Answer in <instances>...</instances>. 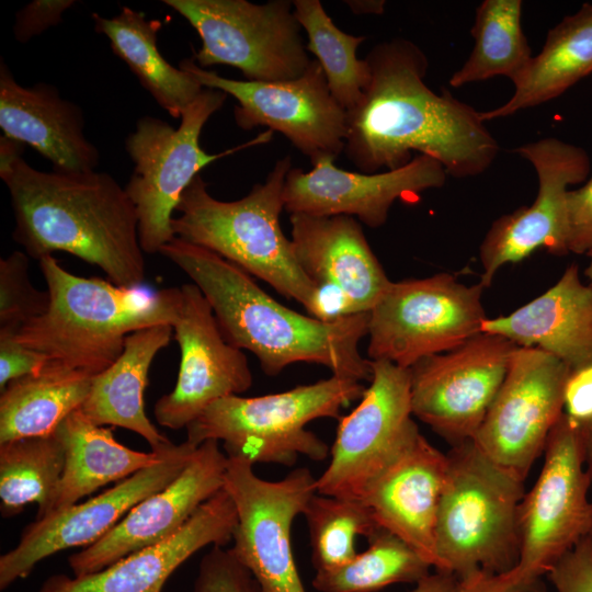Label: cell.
Listing matches in <instances>:
<instances>
[{
	"label": "cell",
	"instance_id": "obj_1",
	"mask_svg": "<svg viewBox=\"0 0 592 592\" xmlns=\"http://www.w3.org/2000/svg\"><path fill=\"white\" fill-rule=\"evenodd\" d=\"M371 79L360 103L346 112L344 153L364 173L401 168L412 152L437 160L447 175L486 172L500 146L480 112L448 90L436 93L424 78L429 60L402 37L375 45L365 57Z\"/></svg>",
	"mask_w": 592,
	"mask_h": 592
},
{
	"label": "cell",
	"instance_id": "obj_2",
	"mask_svg": "<svg viewBox=\"0 0 592 592\" xmlns=\"http://www.w3.org/2000/svg\"><path fill=\"white\" fill-rule=\"evenodd\" d=\"M159 253L200 288L225 339L250 351L266 375L305 362L339 377L372 380V361L358 350L368 334L369 312L323 321L282 305L249 273L208 249L173 237Z\"/></svg>",
	"mask_w": 592,
	"mask_h": 592
},
{
	"label": "cell",
	"instance_id": "obj_3",
	"mask_svg": "<svg viewBox=\"0 0 592 592\" xmlns=\"http://www.w3.org/2000/svg\"><path fill=\"white\" fill-rule=\"evenodd\" d=\"M15 227L12 237L36 260L55 251L99 266L117 286L146 278L135 207L106 172L42 171L22 157L0 166Z\"/></svg>",
	"mask_w": 592,
	"mask_h": 592
},
{
	"label": "cell",
	"instance_id": "obj_4",
	"mask_svg": "<svg viewBox=\"0 0 592 592\" xmlns=\"http://www.w3.org/2000/svg\"><path fill=\"white\" fill-rule=\"evenodd\" d=\"M49 294L45 314L14 335L27 348L93 376L121 355L139 329L173 325L181 291L117 286L109 280L68 272L50 254L38 260Z\"/></svg>",
	"mask_w": 592,
	"mask_h": 592
},
{
	"label": "cell",
	"instance_id": "obj_5",
	"mask_svg": "<svg viewBox=\"0 0 592 592\" xmlns=\"http://www.w3.org/2000/svg\"><path fill=\"white\" fill-rule=\"evenodd\" d=\"M291 156L277 160L263 183L237 201L212 196L198 174L183 192L171 227L174 237L208 249L258 277L309 316L329 321L321 293L300 267L281 228L283 190Z\"/></svg>",
	"mask_w": 592,
	"mask_h": 592
},
{
	"label": "cell",
	"instance_id": "obj_6",
	"mask_svg": "<svg viewBox=\"0 0 592 592\" xmlns=\"http://www.w3.org/2000/svg\"><path fill=\"white\" fill-rule=\"evenodd\" d=\"M435 523L434 568L464 580L503 573L520 558L519 508L524 480L473 441L452 446Z\"/></svg>",
	"mask_w": 592,
	"mask_h": 592
},
{
	"label": "cell",
	"instance_id": "obj_7",
	"mask_svg": "<svg viewBox=\"0 0 592 592\" xmlns=\"http://www.w3.org/2000/svg\"><path fill=\"white\" fill-rule=\"evenodd\" d=\"M365 388L361 382L332 375L277 394L227 396L185 428V441L195 447L217 441L228 457L253 465L294 466L299 456L323 460L330 448L306 425L322 418L340 419L341 409L360 400Z\"/></svg>",
	"mask_w": 592,
	"mask_h": 592
},
{
	"label": "cell",
	"instance_id": "obj_8",
	"mask_svg": "<svg viewBox=\"0 0 592 592\" xmlns=\"http://www.w3.org/2000/svg\"><path fill=\"white\" fill-rule=\"evenodd\" d=\"M227 94L204 88L187 106L175 128L166 121L145 115L125 139V150L133 161V173L124 186L138 219L143 251L158 253L173 237L171 227L185 189L200 171L215 160L254 145L266 144L273 130L219 153H208L200 144L209 117L221 109Z\"/></svg>",
	"mask_w": 592,
	"mask_h": 592
},
{
	"label": "cell",
	"instance_id": "obj_9",
	"mask_svg": "<svg viewBox=\"0 0 592 592\" xmlns=\"http://www.w3.org/2000/svg\"><path fill=\"white\" fill-rule=\"evenodd\" d=\"M182 15L202 39L193 56L207 69L226 65L248 81L278 82L299 78L310 66L294 14L293 1L163 0Z\"/></svg>",
	"mask_w": 592,
	"mask_h": 592
},
{
	"label": "cell",
	"instance_id": "obj_10",
	"mask_svg": "<svg viewBox=\"0 0 592 592\" xmlns=\"http://www.w3.org/2000/svg\"><path fill=\"white\" fill-rule=\"evenodd\" d=\"M483 289L448 273L391 282L369 312L368 358L410 368L458 348L481 332Z\"/></svg>",
	"mask_w": 592,
	"mask_h": 592
},
{
	"label": "cell",
	"instance_id": "obj_11",
	"mask_svg": "<svg viewBox=\"0 0 592 592\" xmlns=\"http://www.w3.org/2000/svg\"><path fill=\"white\" fill-rule=\"evenodd\" d=\"M372 372L358 405L339 419L330 463L316 482L320 494L363 501L420 434L412 419L409 368L372 361Z\"/></svg>",
	"mask_w": 592,
	"mask_h": 592
},
{
	"label": "cell",
	"instance_id": "obj_12",
	"mask_svg": "<svg viewBox=\"0 0 592 592\" xmlns=\"http://www.w3.org/2000/svg\"><path fill=\"white\" fill-rule=\"evenodd\" d=\"M545 460L519 508L520 558L516 568L542 578L590 535L592 504L580 428L565 412L553 428Z\"/></svg>",
	"mask_w": 592,
	"mask_h": 592
},
{
	"label": "cell",
	"instance_id": "obj_13",
	"mask_svg": "<svg viewBox=\"0 0 592 592\" xmlns=\"http://www.w3.org/2000/svg\"><path fill=\"white\" fill-rule=\"evenodd\" d=\"M316 482L306 467L270 481L260 478L249 460L228 457L224 489L237 513L230 550L264 592H307L293 556L291 530L317 493Z\"/></svg>",
	"mask_w": 592,
	"mask_h": 592
},
{
	"label": "cell",
	"instance_id": "obj_14",
	"mask_svg": "<svg viewBox=\"0 0 592 592\" xmlns=\"http://www.w3.org/2000/svg\"><path fill=\"white\" fill-rule=\"evenodd\" d=\"M517 348L505 337L479 332L419 360L409 368L413 417L452 446L473 441Z\"/></svg>",
	"mask_w": 592,
	"mask_h": 592
},
{
	"label": "cell",
	"instance_id": "obj_15",
	"mask_svg": "<svg viewBox=\"0 0 592 592\" xmlns=\"http://www.w3.org/2000/svg\"><path fill=\"white\" fill-rule=\"evenodd\" d=\"M179 67L203 88L234 96L238 101L234 117L241 129L265 126L280 132L311 162L344 151L346 111L332 96L316 59L299 78L278 82L225 78L200 67L193 57L182 59Z\"/></svg>",
	"mask_w": 592,
	"mask_h": 592
},
{
	"label": "cell",
	"instance_id": "obj_16",
	"mask_svg": "<svg viewBox=\"0 0 592 592\" xmlns=\"http://www.w3.org/2000/svg\"><path fill=\"white\" fill-rule=\"evenodd\" d=\"M570 374L554 355L519 346L473 442L494 464L525 480L563 413Z\"/></svg>",
	"mask_w": 592,
	"mask_h": 592
},
{
	"label": "cell",
	"instance_id": "obj_17",
	"mask_svg": "<svg viewBox=\"0 0 592 592\" xmlns=\"http://www.w3.org/2000/svg\"><path fill=\"white\" fill-rule=\"evenodd\" d=\"M514 151L535 169L538 192L531 205L497 218L482 239L479 283L485 288L504 264L520 262L538 248L556 255L569 253L568 187L584 182L591 171L583 148L555 137L524 144Z\"/></svg>",
	"mask_w": 592,
	"mask_h": 592
},
{
	"label": "cell",
	"instance_id": "obj_18",
	"mask_svg": "<svg viewBox=\"0 0 592 592\" xmlns=\"http://www.w3.org/2000/svg\"><path fill=\"white\" fill-rule=\"evenodd\" d=\"M195 448L186 441L171 442L158 463L91 499L35 519L22 531L18 544L0 557V589L27 577L38 562L56 553L98 542L134 505L174 480Z\"/></svg>",
	"mask_w": 592,
	"mask_h": 592
},
{
	"label": "cell",
	"instance_id": "obj_19",
	"mask_svg": "<svg viewBox=\"0 0 592 592\" xmlns=\"http://www.w3.org/2000/svg\"><path fill=\"white\" fill-rule=\"evenodd\" d=\"M180 291L172 325L181 351L178 378L155 405L157 422L171 430L185 429L213 402L240 395L253 383L244 353L225 339L200 288L191 283Z\"/></svg>",
	"mask_w": 592,
	"mask_h": 592
},
{
	"label": "cell",
	"instance_id": "obj_20",
	"mask_svg": "<svg viewBox=\"0 0 592 592\" xmlns=\"http://www.w3.org/2000/svg\"><path fill=\"white\" fill-rule=\"evenodd\" d=\"M331 156L312 161L304 171L292 168L283 190L284 209L311 216L357 217L371 228L385 225L397 200L412 198L447 180L444 167L435 159L415 155L406 166L377 173L337 168Z\"/></svg>",
	"mask_w": 592,
	"mask_h": 592
},
{
	"label": "cell",
	"instance_id": "obj_21",
	"mask_svg": "<svg viewBox=\"0 0 592 592\" xmlns=\"http://www.w3.org/2000/svg\"><path fill=\"white\" fill-rule=\"evenodd\" d=\"M219 442L198 445L181 474L151 493L102 538L69 556L75 577L102 570L119 559L174 536L212 497L224 488L228 456Z\"/></svg>",
	"mask_w": 592,
	"mask_h": 592
},
{
	"label": "cell",
	"instance_id": "obj_22",
	"mask_svg": "<svg viewBox=\"0 0 592 592\" xmlns=\"http://www.w3.org/2000/svg\"><path fill=\"white\" fill-rule=\"evenodd\" d=\"M292 243L305 274L317 285L328 320L371 312L391 281L360 223L351 216H289Z\"/></svg>",
	"mask_w": 592,
	"mask_h": 592
},
{
	"label": "cell",
	"instance_id": "obj_23",
	"mask_svg": "<svg viewBox=\"0 0 592 592\" xmlns=\"http://www.w3.org/2000/svg\"><path fill=\"white\" fill-rule=\"evenodd\" d=\"M237 525L234 502L223 488L171 538L81 577H49L37 592H161L168 578L192 555L225 546Z\"/></svg>",
	"mask_w": 592,
	"mask_h": 592
},
{
	"label": "cell",
	"instance_id": "obj_24",
	"mask_svg": "<svg viewBox=\"0 0 592 592\" xmlns=\"http://www.w3.org/2000/svg\"><path fill=\"white\" fill-rule=\"evenodd\" d=\"M0 127L4 135L34 148L64 173L94 171L96 147L84 134L82 109L46 82L21 86L0 62Z\"/></svg>",
	"mask_w": 592,
	"mask_h": 592
},
{
	"label": "cell",
	"instance_id": "obj_25",
	"mask_svg": "<svg viewBox=\"0 0 592 592\" xmlns=\"http://www.w3.org/2000/svg\"><path fill=\"white\" fill-rule=\"evenodd\" d=\"M447 454L421 433L375 480L363 502L378 526L414 548L435 566V523Z\"/></svg>",
	"mask_w": 592,
	"mask_h": 592
},
{
	"label": "cell",
	"instance_id": "obj_26",
	"mask_svg": "<svg viewBox=\"0 0 592 592\" xmlns=\"http://www.w3.org/2000/svg\"><path fill=\"white\" fill-rule=\"evenodd\" d=\"M481 332L499 334L519 346L540 349L571 372L592 365V286L576 264L545 293L508 316L486 319Z\"/></svg>",
	"mask_w": 592,
	"mask_h": 592
},
{
	"label": "cell",
	"instance_id": "obj_27",
	"mask_svg": "<svg viewBox=\"0 0 592 592\" xmlns=\"http://www.w3.org/2000/svg\"><path fill=\"white\" fill-rule=\"evenodd\" d=\"M173 335L171 325L151 326L128 334L121 355L93 377L80 408L82 413L96 425L119 426L137 433L153 451L169 444L171 441L146 414L145 390L152 361Z\"/></svg>",
	"mask_w": 592,
	"mask_h": 592
},
{
	"label": "cell",
	"instance_id": "obj_28",
	"mask_svg": "<svg viewBox=\"0 0 592 592\" xmlns=\"http://www.w3.org/2000/svg\"><path fill=\"white\" fill-rule=\"evenodd\" d=\"M56 432L65 447V466L48 515L158 463L171 443L150 452L132 449L115 440L112 429L92 423L80 409Z\"/></svg>",
	"mask_w": 592,
	"mask_h": 592
},
{
	"label": "cell",
	"instance_id": "obj_29",
	"mask_svg": "<svg viewBox=\"0 0 592 592\" xmlns=\"http://www.w3.org/2000/svg\"><path fill=\"white\" fill-rule=\"evenodd\" d=\"M592 73V3H583L547 33L539 54L513 81L514 91L498 107L480 112L483 122L511 116L563 94Z\"/></svg>",
	"mask_w": 592,
	"mask_h": 592
},
{
	"label": "cell",
	"instance_id": "obj_30",
	"mask_svg": "<svg viewBox=\"0 0 592 592\" xmlns=\"http://www.w3.org/2000/svg\"><path fill=\"white\" fill-rule=\"evenodd\" d=\"M93 375L49 360L0 395V443L54 433L86 401Z\"/></svg>",
	"mask_w": 592,
	"mask_h": 592
},
{
	"label": "cell",
	"instance_id": "obj_31",
	"mask_svg": "<svg viewBox=\"0 0 592 592\" xmlns=\"http://www.w3.org/2000/svg\"><path fill=\"white\" fill-rule=\"evenodd\" d=\"M94 29L107 37L113 53L122 59L141 87L173 118H181L204 88L189 72L169 64L157 41L159 20L122 7L118 14L104 18L92 13Z\"/></svg>",
	"mask_w": 592,
	"mask_h": 592
},
{
	"label": "cell",
	"instance_id": "obj_32",
	"mask_svg": "<svg viewBox=\"0 0 592 592\" xmlns=\"http://www.w3.org/2000/svg\"><path fill=\"white\" fill-rule=\"evenodd\" d=\"M521 0H483L476 9L470 34L473 49L449 78V86L468 83L503 76L512 82L526 69L532 49L523 32Z\"/></svg>",
	"mask_w": 592,
	"mask_h": 592
},
{
	"label": "cell",
	"instance_id": "obj_33",
	"mask_svg": "<svg viewBox=\"0 0 592 592\" xmlns=\"http://www.w3.org/2000/svg\"><path fill=\"white\" fill-rule=\"evenodd\" d=\"M65 466V447L55 431L0 443V511L3 517L37 505L36 519L48 515Z\"/></svg>",
	"mask_w": 592,
	"mask_h": 592
},
{
	"label": "cell",
	"instance_id": "obj_34",
	"mask_svg": "<svg viewBox=\"0 0 592 592\" xmlns=\"http://www.w3.org/2000/svg\"><path fill=\"white\" fill-rule=\"evenodd\" d=\"M293 7L308 37L307 50L320 64L332 96L346 112L351 111L371 79L366 59L356 55L365 37L340 30L319 0H295Z\"/></svg>",
	"mask_w": 592,
	"mask_h": 592
},
{
	"label": "cell",
	"instance_id": "obj_35",
	"mask_svg": "<svg viewBox=\"0 0 592 592\" xmlns=\"http://www.w3.org/2000/svg\"><path fill=\"white\" fill-rule=\"evenodd\" d=\"M431 567L409 544L382 528L345 565L317 571L312 585L319 592H376L394 583H418Z\"/></svg>",
	"mask_w": 592,
	"mask_h": 592
},
{
	"label": "cell",
	"instance_id": "obj_36",
	"mask_svg": "<svg viewBox=\"0 0 592 592\" xmlns=\"http://www.w3.org/2000/svg\"><path fill=\"white\" fill-rule=\"evenodd\" d=\"M306 517L311 562L317 571L341 567L357 554L355 540L367 539L382 530L372 511L358 500L316 493L304 512Z\"/></svg>",
	"mask_w": 592,
	"mask_h": 592
},
{
	"label": "cell",
	"instance_id": "obj_37",
	"mask_svg": "<svg viewBox=\"0 0 592 592\" xmlns=\"http://www.w3.org/2000/svg\"><path fill=\"white\" fill-rule=\"evenodd\" d=\"M29 265V254L23 251L0 260V331L16 333L48 308L49 294L32 284Z\"/></svg>",
	"mask_w": 592,
	"mask_h": 592
},
{
	"label": "cell",
	"instance_id": "obj_38",
	"mask_svg": "<svg viewBox=\"0 0 592 592\" xmlns=\"http://www.w3.org/2000/svg\"><path fill=\"white\" fill-rule=\"evenodd\" d=\"M192 592H264L230 548L213 546L198 566Z\"/></svg>",
	"mask_w": 592,
	"mask_h": 592
},
{
	"label": "cell",
	"instance_id": "obj_39",
	"mask_svg": "<svg viewBox=\"0 0 592 592\" xmlns=\"http://www.w3.org/2000/svg\"><path fill=\"white\" fill-rule=\"evenodd\" d=\"M557 592H592V538L587 536L547 573Z\"/></svg>",
	"mask_w": 592,
	"mask_h": 592
},
{
	"label": "cell",
	"instance_id": "obj_40",
	"mask_svg": "<svg viewBox=\"0 0 592 592\" xmlns=\"http://www.w3.org/2000/svg\"><path fill=\"white\" fill-rule=\"evenodd\" d=\"M568 250L576 254L592 250V177L567 194Z\"/></svg>",
	"mask_w": 592,
	"mask_h": 592
},
{
	"label": "cell",
	"instance_id": "obj_41",
	"mask_svg": "<svg viewBox=\"0 0 592 592\" xmlns=\"http://www.w3.org/2000/svg\"><path fill=\"white\" fill-rule=\"evenodd\" d=\"M75 0H34L15 14L13 24L14 38L27 43L33 37L56 26L62 21V14L75 5Z\"/></svg>",
	"mask_w": 592,
	"mask_h": 592
},
{
	"label": "cell",
	"instance_id": "obj_42",
	"mask_svg": "<svg viewBox=\"0 0 592 592\" xmlns=\"http://www.w3.org/2000/svg\"><path fill=\"white\" fill-rule=\"evenodd\" d=\"M14 334L0 331V390L10 382L37 372L50 360L20 343Z\"/></svg>",
	"mask_w": 592,
	"mask_h": 592
},
{
	"label": "cell",
	"instance_id": "obj_43",
	"mask_svg": "<svg viewBox=\"0 0 592 592\" xmlns=\"http://www.w3.org/2000/svg\"><path fill=\"white\" fill-rule=\"evenodd\" d=\"M460 592H546L542 578L522 573L516 567L503 573H477L459 580Z\"/></svg>",
	"mask_w": 592,
	"mask_h": 592
},
{
	"label": "cell",
	"instance_id": "obj_44",
	"mask_svg": "<svg viewBox=\"0 0 592 592\" xmlns=\"http://www.w3.org/2000/svg\"><path fill=\"white\" fill-rule=\"evenodd\" d=\"M566 414L577 423L592 420V365L571 372L565 387Z\"/></svg>",
	"mask_w": 592,
	"mask_h": 592
},
{
	"label": "cell",
	"instance_id": "obj_45",
	"mask_svg": "<svg viewBox=\"0 0 592 592\" xmlns=\"http://www.w3.org/2000/svg\"><path fill=\"white\" fill-rule=\"evenodd\" d=\"M412 592H460V583L454 574L436 571L420 580Z\"/></svg>",
	"mask_w": 592,
	"mask_h": 592
},
{
	"label": "cell",
	"instance_id": "obj_46",
	"mask_svg": "<svg viewBox=\"0 0 592 592\" xmlns=\"http://www.w3.org/2000/svg\"><path fill=\"white\" fill-rule=\"evenodd\" d=\"M345 3L355 14L380 15L384 13L386 5L384 0H348Z\"/></svg>",
	"mask_w": 592,
	"mask_h": 592
},
{
	"label": "cell",
	"instance_id": "obj_47",
	"mask_svg": "<svg viewBox=\"0 0 592 592\" xmlns=\"http://www.w3.org/2000/svg\"><path fill=\"white\" fill-rule=\"evenodd\" d=\"M578 425L580 428L582 441H583L584 458H585L587 471L590 478V487H592V420L584 423H578ZM591 504H592V500H591ZM590 536L592 538V528H591Z\"/></svg>",
	"mask_w": 592,
	"mask_h": 592
},
{
	"label": "cell",
	"instance_id": "obj_48",
	"mask_svg": "<svg viewBox=\"0 0 592 592\" xmlns=\"http://www.w3.org/2000/svg\"><path fill=\"white\" fill-rule=\"evenodd\" d=\"M587 255L590 258V263L587 266L584 274L590 280V285L592 286V250L587 253Z\"/></svg>",
	"mask_w": 592,
	"mask_h": 592
}]
</instances>
